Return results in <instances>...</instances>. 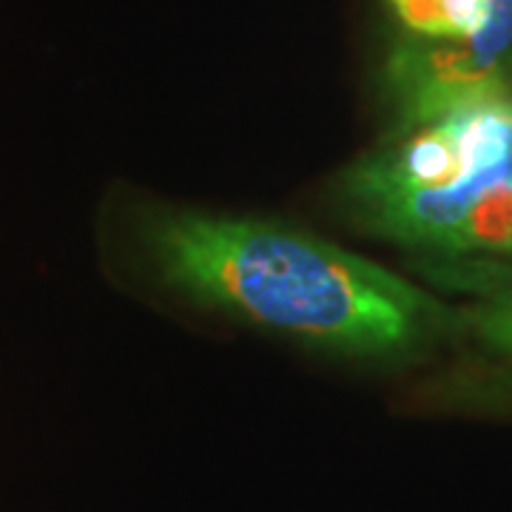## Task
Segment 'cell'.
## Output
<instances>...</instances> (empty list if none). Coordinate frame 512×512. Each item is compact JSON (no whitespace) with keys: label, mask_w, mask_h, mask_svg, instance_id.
<instances>
[{"label":"cell","mask_w":512,"mask_h":512,"mask_svg":"<svg viewBox=\"0 0 512 512\" xmlns=\"http://www.w3.org/2000/svg\"><path fill=\"white\" fill-rule=\"evenodd\" d=\"M146 245L171 288L316 348L396 356L436 322V302L407 279L276 222L165 214Z\"/></svg>","instance_id":"1"},{"label":"cell","mask_w":512,"mask_h":512,"mask_svg":"<svg viewBox=\"0 0 512 512\" xmlns=\"http://www.w3.org/2000/svg\"><path fill=\"white\" fill-rule=\"evenodd\" d=\"M512 185V83L404 126L350 168L345 197L370 231L444 251L481 197Z\"/></svg>","instance_id":"2"},{"label":"cell","mask_w":512,"mask_h":512,"mask_svg":"<svg viewBox=\"0 0 512 512\" xmlns=\"http://www.w3.org/2000/svg\"><path fill=\"white\" fill-rule=\"evenodd\" d=\"M407 40L390 60L402 126L512 83V0H390Z\"/></svg>","instance_id":"3"},{"label":"cell","mask_w":512,"mask_h":512,"mask_svg":"<svg viewBox=\"0 0 512 512\" xmlns=\"http://www.w3.org/2000/svg\"><path fill=\"white\" fill-rule=\"evenodd\" d=\"M447 254H512V185L481 197L458 222Z\"/></svg>","instance_id":"4"},{"label":"cell","mask_w":512,"mask_h":512,"mask_svg":"<svg viewBox=\"0 0 512 512\" xmlns=\"http://www.w3.org/2000/svg\"><path fill=\"white\" fill-rule=\"evenodd\" d=\"M473 328L481 339H487V345L512 353V291L481 305L473 316Z\"/></svg>","instance_id":"5"}]
</instances>
